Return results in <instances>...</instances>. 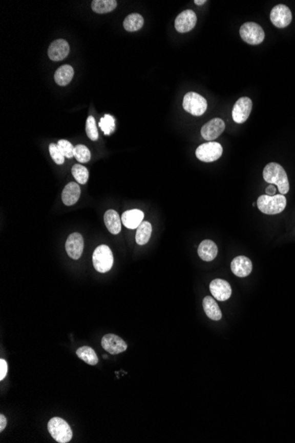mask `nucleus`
Wrapping results in <instances>:
<instances>
[{
  "label": "nucleus",
  "instance_id": "obj_20",
  "mask_svg": "<svg viewBox=\"0 0 295 443\" xmlns=\"http://www.w3.org/2000/svg\"><path fill=\"white\" fill-rule=\"evenodd\" d=\"M103 220L106 228L113 235H118L121 230V223L119 213L114 210H108L104 213Z\"/></svg>",
  "mask_w": 295,
  "mask_h": 443
},
{
  "label": "nucleus",
  "instance_id": "obj_26",
  "mask_svg": "<svg viewBox=\"0 0 295 443\" xmlns=\"http://www.w3.org/2000/svg\"><path fill=\"white\" fill-rule=\"evenodd\" d=\"M76 355L79 358L90 366H96L98 363V357L92 348L88 346L79 348L76 350Z\"/></svg>",
  "mask_w": 295,
  "mask_h": 443
},
{
  "label": "nucleus",
  "instance_id": "obj_13",
  "mask_svg": "<svg viewBox=\"0 0 295 443\" xmlns=\"http://www.w3.org/2000/svg\"><path fill=\"white\" fill-rule=\"evenodd\" d=\"M84 241L82 235L79 233H74L69 235L66 243V251L68 256L74 260L80 258L83 252Z\"/></svg>",
  "mask_w": 295,
  "mask_h": 443
},
{
  "label": "nucleus",
  "instance_id": "obj_7",
  "mask_svg": "<svg viewBox=\"0 0 295 443\" xmlns=\"http://www.w3.org/2000/svg\"><path fill=\"white\" fill-rule=\"evenodd\" d=\"M223 154V147L216 142H208L202 144L196 149V157L199 160L206 163L218 160Z\"/></svg>",
  "mask_w": 295,
  "mask_h": 443
},
{
  "label": "nucleus",
  "instance_id": "obj_4",
  "mask_svg": "<svg viewBox=\"0 0 295 443\" xmlns=\"http://www.w3.org/2000/svg\"><path fill=\"white\" fill-rule=\"evenodd\" d=\"M93 266L99 273H104L112 269L113 265V255L107 245H100L93 253Z\"/></svg>",
  "mask_w": 295,
  "mask_h": 443
},
{
  "label": "nucleus",
  "instance_id": "obj_28",
  "mask_svg": "<svg viewBox=\"0 0 295 443\" xmlns=\"http://www.w3.org/2000/svg\"><path fill=\"white\" fill-rule=\"evenodd\" d=\"M99 127L103 132V134L109 135L114 131L115 129V120L113 116L106 114L100 119Z\"/></svg>",
  "mask_w": 295,
  "mask_h": 443
},
{
  "label": "nucleus",
  "instance_id": "obj_12",
  "mask_svg": "<svg viewBox=\"0 0 295 443\" xmlns=\"http://www.w3.org/2000/svg\"><path fill=\"white\" fill-rule=\"evenodd\" d=\"M102 347L110 354L117 355L125 351L128 349V344L118 335L108 334L102 338Z\"/></svg>",
  "mask_w": 295,
  "mask_h": 443
},
{
  "label": "nucleus",
  "instance_id": "obj_10",
  "mask_svg": "<svg viewBox=\"0 0 295 443\" xmlns=\"http://www.w3.org/2000/svg\"><path fill=\"white\" fill-rule=\"evenodd\" d=\"M197 23V17L192 10H185L180 13L174 23V26L179 33L189 32L192 30Z\"/></svg>",
  "mask_w": 295,
  "mask_h": 443
},
{
  "label": "nucleus",
  "instance_id": "obj_18",
  "mask_svg": "<svg viewBox=\"0 0 295 443\" xmlns=\"http://www.w3.org/2000/svg\"><path fill=\"white\" fill-rule=\"evenodd\" d=\"M80 188L76 183H69L65 187L61 197L66 206H73L80 198Z\"/></svg>",
  "mask_w": 295,
  "mask_h": 443
},
{
  "label": "nucleus",
  "instance_id": "obj_8",
  "mask_svg": "<svg viewBox=\"0 0 295 443\" xmlns=\"http://www.w3.org/2000/svg\"><path fill=\"white\" fill-rule=\"evenodd\" d=\"M252 106H253L252 100L249 97H247V96L241 97L235 103V106L233 108V113H231L233 119L239 124L244 123L250 115Z\"/></svg>",
  "mask_w": 295,
  "mask_h": 443
},
{
  "label": "nucleus",
  "instance_id": "obj_34",
  "mask_svg": "<svg viewBox=\"0 0 295 443\" xmlns=\"http://www.w3.org/2000/svg\"><path fill=\"white\" fill-rule=\"evenodd\" d=\"M7 417H5L3 414L0 415V432H3L5 430V428L7 427Z\"/></svg>",
  "mask_w": 295,
  "mask_h": 443
},
{
  "label": "nucleus",
  "instance_id": "obj_29",
  "mask_svg": "<svg viewBox=\"0 0 295 443\" xmlns=\"http://www.w3.org/2000/svg\"><path fill=\"white\" fill-rule=\"evenodd\" d=\"M74 157L80 163H87L91 158V153L85 145H78L74 147Z\"/></svg>",
  "mask_w": 295,
  "mask_h": 443
},
{
  "label": "nucleus",
  "instance_id": "obj_2",
  "mask_svg": "<svg viewBox=\"0 0 295 443\" xmlns=\"http://www.w3.org/2000/svg\"><path fill=\"white\" fill-rule=\"evenodd\" d=\"M257 206L261 212L268 215L279 214L286 208V196L282 194L272 196L263 195L258 197Z\"/></svg>",
  "mask_w": 295,
  "mask_h": 443
},
{
  "label": "nucleus",
  "instance_id": "obj_33",
  "mask_svg": "<svg viewBox=\"0 0 295 443\" xmlns=\"http://www.w3.org/2000/svg\"><path fill=\"white\" fill-rule=\"evenodd\" d=\"M8 371V366H7V361L5 359L0 360V380H3L7 374Z\"/></svg>",
  "mask_w": 295,
  "mask_h": 443
},
{
  "label": "nucleus",
  "instance_id": "obj_11",
  "mask_svg": "<svg viewBox=\"0 0 295 443\" xmlns=\"http://www.w3.org/2000/svg\"><path fill=\"white\" fill-rule=\"evenodd\" d=\"M225 124L224 120L219 118H214L202 126L201 134L203 138L207 141L212 142L218 138L223 132L225 131Z\"/></svg>",
  "mask_w": 295,
  "mask_h": 443
},
{
  "label": "nucleus",
  "instance_id": "obj_27",
  "mask_svg": "<svg viewBox=\"0 0 295 443\" xmlns=\"http://www.w3.org/2000/svg\"><path fill=\"white\" fill-rule=\"evenodd\" d=\"M72 174L74 179L80 184H85L89 180V171L81 165H74L72 168Z\"/></svg>",
  "mask_w": 295,
  "mask_h": 443
},
{
  "label": "nucleus",
  "instance_id": "obj_21",
  "mask_svg": "<svg viewBox=\"0 0 295 443\" xmlns=\"http://www.w3.org/2000/svg\"><path fill=\"white\" fill-rule=\"evenodd\" d=\"M74 74V68L69 65H64L55 72L54 80L59 86H67L70 84Z\"/></svg>",
  "mask_w": 295,
  "mask_h": 443
},
{
  "label": "nucleus",
  "instance_id": "obj_19",
  "mask_svg": "<svg viewBox=\"0 0 295 443\" xmlns=\"http://www.w3.org/2000/svg\"><path fill=\"white\" fill-rule=\"evenodd\" d=\"M218 246L214 241L210 240H204L200 244L198 247V255L202 260L210 262L214 260L218 255Z\"/></svg>",
  "mask_w": 295,
  "mask_h": 443
},
{
  "label": "nucleus",
  "instance_id": "obj_3",
  "mask_svg": "<svg viewBox=\"0 0 295 443\" xmlns=\"http://www.w3.org/2000/svg\"><path fill=\"white\" fill-rule=\"evenodd\" d=\"M48 431L57 442H69L73 438V431L67 421L61 417H52L48 423Z\"/></svg>",
  "mask_w": 295,
  "mask_h": 443
},
{
  "label": "nucleus",
  "instance_id": "obj_30",
  "mask_svg": "<svg viewBox=\"0 0 295 443\" xmlns=\"http://www.w3.org/2000/svg\"><path fill=\"white\" fill-rule=\"evenodd\" d=\"M86 133H87L88 137L92 140V141H96L98 139V131L96 128V119L93 116H89V118L86 122Z\"/></svg>",
  "mask_w": 295,
  "mask_h": 443
},
{
  "label": "nucleus",
  "instance_id": "obj_1",
  "mask_svg": "<svg viewBox=\"0 0 295 443\" xmlns=\"http://www.w3.org/2000/svg\"><path fill=\"white\" fill-rule=\"evenodd\" d=\"M263 179L266 183L274 184L279 188L280 194L285 195L290 190L288 177L286 171L278 163H269L263 169Z\"/></svg>",
  "mask_w": 295,
  "mask_h": 443
},
{
  "label": "nucleus",
  "instance_id": "obj_16",
  "mask_svg": "<svg viewBox=\"0 0 295 443\" xmlns=\"http://www.w3.org/2000/svg\"><path fill=\"white\" fill-rule=\"evenodd\" d=\"M252 268L253 265L248 257L239 256L231 261V272L240 278L248 276L252 272Z\"/></svg>",
  "mask_w": 295,
  "mask_h": 443
},
{
  "label": "nucleus",
  "instance_id": "obj_32",
  "mask_svg": "<svg viewBox=\"0 0 295 443\" xmlns=\"http://www.w3.org/2000/svg\"><path fill=\"white\" fill-rule=\"evenodd\" d=\"M57 145H58V148L60 149V151H62V153L64 154L65 157H68V158H72V157H74V147L70 142L67 141V140H59Z\"/></svg>",
  "mask_w": 295,
  "mask_h": 443
},
{
  "label": "nucleus",
  "instance_id": "obj_15",
  "mask_svg": "<svg viewBox=\"0 0 295 443\" xmlns=\"http://www.w3.org/2000/svg\"><path fill=\"white\" fill-rule=\"evenodd\" d=\"M70 52V46L64 39L55 40L48 49L49 58L52 61H63L68 57Z\"/></svg>",
  "mask_w": 295,
  "mask_h": 443
},
{
  "label": "nucleus",
  "instance_id": "obj_6",
  "mask_svg": "<svg viewBox=\"0 0 295 443\" xmlns=\"http://www.w3.org/2000/svg\"><path fill=\"white\" fill-rule=\"evenodd\" d=\"M240 35L244 42L251 45H260L265 37L263 28L256 23H244L240 29Z\"/></svg>",
  "mask_w": 295,
  "mask_h": 443
},
{
  "label": "nucleus",
  "instance_id": "obj_31",
  "mask_svg": "<svg viewBox=\"0 0 295 443\" xmlns=\"http://www.w3.org/2000/svg\"><path fill=\"white\" fill-rule=\"evenodd\" d=\"M49 151H50V154L52 156V159H53V161H54L56 164H64L65 157H65L64 154L62 153L60 149L58 148V145L51 144L50 146H49Z\"/></svg>",
  "mask_w": 295,
  "mask_h": 443
},
{
  "label": "nucleus",
  "instance_id": "obj_9",
  "mask_svg": "<svg viewBox=\"0 0 295 443\" xmlns=\"http://www.w3.org/2000/svg\"><path fill=\"white\" fill-rule=\"evenodd\" d=\"M292 15L291 10L285 5H278L270 12V21L274 26L279 29H284L288 26L292 22Z\"/></svg>",
  "mask_w": 295,
  "mask_h": 443
},
{
  "label": "nucleus",
  "instance_id": "obj_24",
  "mask_svg": "<svg viewBox=\"0 0 295 443\" xmlns=\"http://www.w3.org/2000/svg\"><path fill=\"white\" fill-rule=\"evenodd\" d=\"M151 233H152V226L148 222H141V225L139 226L136 230L135 240L139 245H144L151 239Z\"/></svg>",
  "mask_w": 295,
  "mask_h": 443
},
{
  "label": "nucleus",
  "instance_id": "obj_5",
  "mask_svg": "<svg viewBox=\"0 0 295 443\" xmlns=\"http://www.w3.org/2000/svg\"><path fill=\"white\" fill-rule=\"evenodd\" d=\"M207 101L203 96L196 92H188L184 96L183 108L194 116H201L207 110Z\"/></svg>",
  "mask_w": 295,
  "mask_h": 443
},
{
  "label": "nucleus",
  "instance_id": "obj_35",
  "mask_svg": "<svg viewBox=\"0 0 295 443\" xmlns=\"http://www.w3.org/2000/svg\"><path fill=\"white\" fill-rule=\"evenodd\" d=\"M265 191H266V195H268V196H275L277 191L276 187H274V184H270V185L267 188Z\"/></svg>",
  "mask_w": 295,
  "mask_h": 443
},
{
  "label": "nucleus",
  "instance_id": "obj_23",
  "mask_svg": "<svg viewBox=\"0 0 295 443\" xmlns=\"http://www.w3.org/2000/svg\"><path fill=\"white\" fill-rule=\"evenodd\" d=\"M144 24V19L139 13H131L125 17L123 23L124 29L129 32H135L141 29Z\"/></svg>",
  "mask_w": 295,
  "mask_h": 443
},
{
  "label": "nucleus",
  "instance_id": "obj_14",
  "mask_svg": "<svg viewBox=\"0 0 295 443\" xmlns=\"http://www.w3.org/2000/svg\"><path fill=\"white\" fill-rule=\"evenodd\" d=\"M212 295L218 301H226L231 297V285L224 279H216L209 285Z\"/></svg>",
  "mask_w": 295,
  "mask_h": 443
},
{
  "label": "nucleus",
  "instance_id": "obj_17",
  "mask_svg": "<svg viewBox=\"0 0 295 443\" xmlns=\"http://www.w3.org/2000/svg\"><path fill=\"white\" fill-rule=\"evenodd\" d=\"M143 218H144V213L141 212V210L134 209V210L125 211L122 214L121 222L125 228L129 229H137L143 220Z\"/></svg>",
  "mask_w": 295,
  "mask_h": 443
},
{
  "label": "nucleus",
  "instance_id": "obj_36",
  "mask_svg": "<svg viewBox=\"0 0 295 443\" xmlns=\"http://www.w3.org/2000/svg\"><path fill=\"white\" fill-rule=\"evenodd\" d=\"M195 3H196V5H197V6H202L203 4L206 3V1L205 0H196Z\"/></svg>",
  "mask_w": 295,
  "mask_h": 443
},
{
  "label": "nucleus",
  "instance_id": "obj_25",
  "mask_svg": "<svg viewBox=\"0 0 295 443\" xmlns=\"http://www.w3.org/2000/svg\"><path fill=\"white\" fill-rule=\"evenodd\" d=\"M117 5L115 0H94L91 4V8L96 13H107L113 12Z\"/></svg>",
  "mask_w": 295,
  "mask_h": 443
},
{
  "label": "nucleus",
  "instance_id": "obj_22",
  "mask_svg": "<svg viewBox=\"0 0 295 443\" xmlns=\"http://www.w3.org/2000/svg\"><path fill=\"white\" fill-rule=\"evenodd\" d=\"M202 305H203L204 312L208 318L212 320H215V321H218L221 319V310L214 299L210 296H206L205 298L203 299Z\"/></svg>",
  "mask_w": 295,
  "mask_h": 443
}]
</instances>
